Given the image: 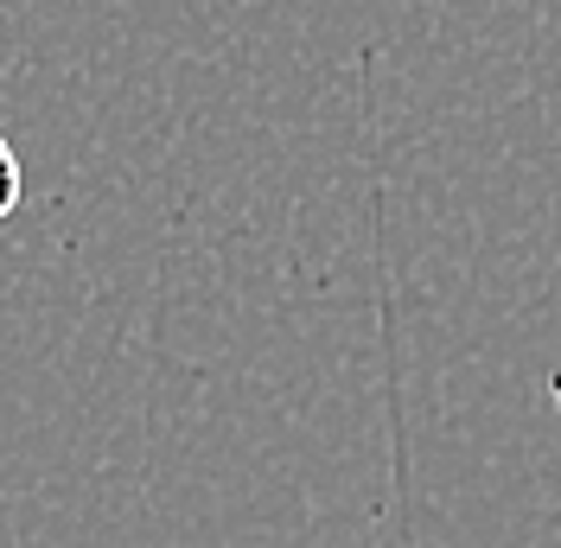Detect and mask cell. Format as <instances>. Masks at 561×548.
Instances as JSON below:
<instances>
[{"label": "cell", "mask_w": 561, "mask_h": 548, "mask_svg": "<svg viewBox=\"0 0 561 548\" xmlns=\"http://www.w3.org/2000/svg\"><path fill=\"white\" fill-rule=\"evenodd\" d=\"M20 192H26V179H20V153H13V140L0 135V224L20 210Z\"/></svg>", "instance_id": "obj_1"}]
</instances>
